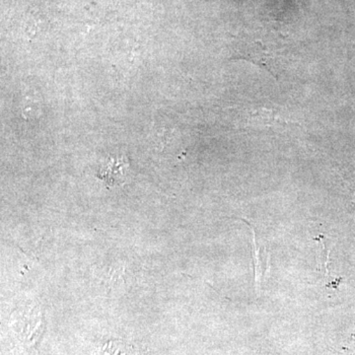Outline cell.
Here are the masks:
<instances>
[{
  "label": "cell",
  "instance_id": "obj_1",
  "mask_svg": "<svg viewBox=\"0 0 355 355\" xmlns=\"http://www.w3.org/2000/svg\"><path fill=\"white\" fill-rule=\"evenodd\" d=\"M286 53L277 48L268 46L260 41L241 44V48L234 53L235 58L252 62L257 67L266 69L275 78L286 64Z\"/></svg>",
  "mask_w": 355,
  "mask_h": 355
},
{
  "label": "cell",
  "instance_id": "obj_2",
  "mask_svg": "<svg viewBox=\"0 0 355 355\" xmlns=\"http://www.w3.org/2000/svg\"><path fill=\"white\" fill-rule=\"evenodd\" d=\"M242 123L247 127L284 130L291 127L292 121L287 120L286 116L277 110L256 107L245 110L242 114Z\"/></svg>",
  "mask_w": 355,
  "mask_h": 355
},
{
  "label": "cell",
  "instance_id": "obj_3",
  "mask_svg": "<svg viewBox=\"0 0 355 355\" xmlns=\"http://www.w3.org/2000/svg\"><path fill=\"white\" fill-rule=\"evenodd\" d=\"M127 168L128 163L125 158H112L107 163L105 169L100 173L99 178L108 184H121L125 180Z\"/></svg>",
  "mask_w": 355,
  "mask_h": 355
},
{
  "label": "cell",
  "instance_id": "obj_4",
  "mask_svg": "<svg viewBox=\"0 0 355 355\" xmlns=\"http://www.w3.org/2000/svg\"><path fill=\"white\" fill-rule=\"evenodd\" d=\"M254 277H256V284H260L261 279L265 277L266 270H268V252L265 248L259 246L257 243L256 235L254 234Z\"/></svg>",
  "mask_w": 355,
  "mask_h": 355
},
{
  "label": "cell",
  "instance_id": "obj_5",
  "mask_svg": "<svg viewBox=\"0 0 355 355\" xmlns=\"http://www.w3.org/2000/svg\"><path fill=\"white\" fill-rule=\"evenodd\" d=\"M316 241L319 242V268L324 272V277L329 273V263H330L331 249L333 244L330 239H327L324 236H318Z\"/></svg>",
  "mask_w": 355,
  "mask_h": 355
}]
</instances>
